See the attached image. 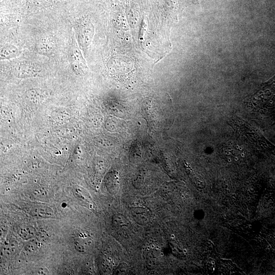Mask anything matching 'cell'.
I'll use <instances>...</instances> for the list:
<instances>
[{
	"mask_svg": "<svg viewBox=\"0 0 275 275\" xmlns=\"http://www.w3.org/2000/svg\"><path fill=\"white\" fill-rule=\"evenodd\" d=\"M175 237V235H174V234H172V235H171V238H174Z\"/></svg>",
	"mask_w": 275,
	"mask_h": 275,
	"instance_id": "obj_9",
	"label": "cell"
},
{
	"mask_svg": "<svg viewBox=\"0 0 275 275\" xmlns=\"http://www.w3.org/2000/svg\"><path fill=\"white\" fill-rule=\"evenodd\" d=\"M150 247L149 246H148L147 247V251L148 252V251L150 250Z\"/></svg>",
	"mask_w": 275,
	"mask_h": 275,
	"instance_id": "obj_8",
	"label": "cell"
},
{
	"mask_svg": "<svg viewBox=\"0 0 275 275\" xmlns=\"http://www.w3.org/2000/svg\"><path fill=\"white\" fill-rule=\"evenodd\" d=\"M160 255H161V256H163L164 255V254H163V253H160Z\"/></svg>",
	"mask_w": 275,
	"mask_h": 275,
	"instance_id": "obj_15",
	"label": "cell"
},
{
	"mask_svg": "<svg viewBox=\"0 0 275 275\" xmlns=\"http://www.w3.org/2000/svg\"><path fill=\"white\" fill-rule=\"evenodd\" d=\"M142 250H145V248L144 247L142 248Z\"/></svg>",
	"mask_w": 275,
	"mask_h": 275,
	"instance_id": "obj_19",
	"label": "cell"
},
{
	"mask_svg": "<svg viewBox=\"0 0 275 275\" xmlns=\"http://www.w3.org/2000/svg\"><path fill=\"white\" fill-rule=\"evenodd\" d=\"M37 51L41 54L50 55L55 50V42L53 39L49 36L40 38L35 46Z\"/></svg>",
	"mask_w": 275,
	"mask_h": 275,
	"instance_id": "obj_3",
	"label": "cell"
},
{
	"mask_svg": "<svg viewBox=\"0 0 275 275\" xmlns=\"http://www.w3.org/2000/svg\"><path fill=\"white\" fill-rule=\"evenodd\" d=\"M19 54L18 49L11 44H6L1 49V59L2 60L15 58Z\"/></svg>",
	"mask_w": 275,
	"mask_h": 275,
	"instance_id": "obj_5",
	"label": "cell"
},
{
	"mask_svg": "<svg viewBox=\"0 0 275 275\" xmlns=\"http://www.w3.org/2000/svg\"><path fill=\"white\" fill-rule=\"evenodd\" d=\"M215 263L214 261H211V264H212V265H214Z\"/></svg>",
	"mask_w": 275,
	"mask_h": 275,
	"instance_id": "obj_12",
	"label": "cell"
},
{
	"mask_svg": "<svg viewBox=\"0 0 275 275\" xmlns=\"http://www.w3.org/2000/svg\"><path fill=\"white\" fill-rule=\"evenodd\" d=\"M4 1H6V0H1V2H4Z\"/></svg>",
	"mask_w": 275,
	"mask_h": 275,
	"instance_id": "obj_20",
	"label": "cell"
},
{
	"mask_svg": "<svg viewBox=\"0 0 275 275\" xmlns=\"http://www.w3.org/2000/svg\"><path fill=\"white\" fill-rule=\"evenodd\" d=\"M268 249H269V248H271V246H270V245H269V246H268Z\"/></svg>",
	"mask_w": 275,
	"mask_h": 275,
	"instance_id": "obj_17",
	"label": "cell"
},
{
	"mask_svg": "<svg viewBox=\"0 0 275 275\" xmlns=\"http://www.w3.org/2000/svg\"><path fill=\"white\" fill-rule=\"evenodd\" d=\"M151 248L152 249H154V248H155V245H154V244H151Z\"/></svg>",
	"mask_w": 275,
	"mask_h": 275,
	"instance_id": "obj_10",
	"label": "cell"
},
{
	"mask_svg": "<svg viewBox=\"0 0 275 275\" xmlns=\"http://www.w3.org/2000/svg\"><path fill=\"white\" fill-rule=\"evenodd\" d=\"M183 253H185V254L186 253H187V250L186 249H184L183 250Z\"/></svg>",
	"mask_w": 275,
	"mask_h": 275,
	"instance_id": "obj_11",
	"label": "cell"
},
{
	"mask_svg": "<svg viewBox=\"0 0 275 275\" xmlns=\"http://www.w3.org/2000/svg\"><path fill=\"white\" fill-rule=\"evenodd\" d=\"M156 249L157 250H160V247H159V246H157L156 247Z\"/></svg>",
	"mask_w": 275,
	"mask_h": 275,
	"instance_id": "obj_13",
	"label": "cell"
},
{
	"mask_svg": "<svg viewBox=\"0 0 275 275\" xmlns=\"http://www.w3.org/2000/svg\"><path fill=\"white\" fill-rule=\"evenodd\" d=\"M224 218H226V216L225 215L224 216Z\"/></svg>",
	"mask_w": 275,
	"mask_h": 275,
	"instance_id": "obj_18",
	"label": "cell"
},
{
	"mask_svg": "<svg viewBox=\"0 0 275 275\" xmlns=\"http://www.w3.org/2000/svg\"><path fill=\"white\" fill-rule=\"evenodd\" d=\"M181 197H182V198H184V195H181Z\"/></svg>",
	"mask_w": 275,
	"mask_h": 275,
	"instance_id": "obj_16",
	"label": "cell"
},
{
	"mask_svg": "<svg viewBox=\"0 0 275 275\" xmlns=\"http://www.w3.org/2000/svg\"><path fill=\"white\" fill-rule=\"evenodd\" d=\"M70 64L77 72H80L85 66V61L76 43V40H73L69 52Z\"/></svg>",
	"mask_w": 275,
	"mask_h": 275,
	"instance_id": "obj_2",
	"label": "cell"
},
{
	"mask_svg": "<svg viewBox=\"0 0 275 275\" xmlns=\"http://www.w3.org/2000/svg\"><path fill=\"white\" fill-rule=\"evenodd\" d=\"M18 233L22 238L29 239L35 235L36 230L33 227L25 226L21 228L18 231Z\"/></svg>",
	"mask_w": 275,
	"mask_h": 275,
	"instance_id": "obj_7",
	"label": "cell"
},
{
	"mask_svg": "<svg viewBox=\"0 0 275 275\" xmlns=\"http://www.w3.org/2000/svg\"><path fill=\"white\" fill-rule=\"evenodd\" d=\"M31 212L32 215L41 217L50 216L52 214L51 209L44 206H34Z\"/></svg>",
	"mask_w": 275,
	"mask_h": 275,
	"instance_id": "obj_6",
	"label": "cell"
},
{
	"mask_svg": "<svg viewBox=\"0 0 275 275\" xmlns=\"http://www.w3.org/2000/svg\"><path fill=\"white\" fill-rule=\"evenodd\" d=\"M78 26V39L79 43L83 46L88 45L91 34V28L89 24L86 21H83Z\"/></svg>",
	"mask_w": 275,
	"mask_h": 275,
	"instance_id": "obj_4",
	"label": "cell"
},
{
	"mask_svg": "<svg viewBox=\"0 0 275 275\" xmlns=\"http://www.w3.org/2000/svg\"><path fill=\"white\" fill-rule=\"evenodd\" d=\"M249 228H252V225H249Z\"/></svg>",
	"mask_w": 275,
	"mask_h": 275,
	"instance_id": "obj_14",
	"label": "cell"
},
{
	"mask_svg": "<svg viewBox=\"0 0 275 275\" xmlns=\"http://www.w3.org/2000/svg\"><path fill=\"white\" fill-rule=\"evenodd\" d=\"M231 125L236 129L238 133L245 139L254 143L262 148L266 149H270V151H274L275 148L273 145L270 143H268L261 133L256 128L251 126L250 124L238 117L233 118L231 121Z\"/></svg>",
	"mask_w": 275,
	"mask_h": 275,
	"instance_id": "obj_1",
	"label": "cell"
}]
</instances>
